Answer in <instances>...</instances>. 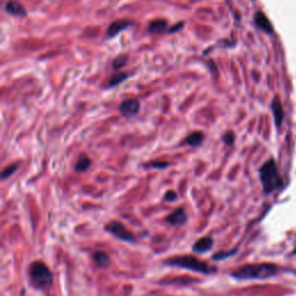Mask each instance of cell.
<instances>
[{
    "mask_svg": "<svg viewBox=\"0 0 296 296\" xmlns=\"http://www.w3.org/2000/svg\"><path fill=\"white\" fill-rule=\"evenodd\" d=\"M278 267L273 264H251L239 267L231 273V277L237 280H263L276 276Z\"/></svg>",
    "mask_w": 296,
    "mask_h": 296,
    "instance_id": "1",
    "label": "cell"
},
{
    "mask_svg": "<svg viewBox=\"0 0 296 296\" xmlns=\"http://www.w3.org/2000/svg\"><path fill=\"white\" fill-rule=\"evenodd\" d=\"M169 266L181 267V269L195 271V272L204 273V274H211L216 272V267L209 266V264L205 262H202L198 258L192 256H181V257H172L164 262Z\"/></svg>",
    "mask_w": 296,
    "mask_h": 296,
    "instance_id": "2",
    "label": "cell"
},
{
    "mask_svg": "<svg viewBox=\"0 0 296 296\" xmlns=\"http://www.w3.org/2000/svg\"><path fill=\"white\" fill-rule=\"evenodd\" d=\"M259 176L265 193L273 192L274 190L281 188V185H283L278 167L273 160H269L266 163L263 164V167L259 170Z\"/></svg>",
    "mask_w": 296,
    "mask_h": 296,
    "instance_id": "3",
    "label": "cell"
},
{
    "mask_svg": "<svg viewBox=\"0 0 296 296\" xmlns=\"http://www.w3.org/2000/svg\"><path fill=\"white\" fill-rule=\"evenodd\" d=\"M29 276L33 283L40 288H50L54 278L49 267L43 262H34L29 266Z\"/></svg>",
    "mask_w": 296,
    "mask_h": 296,
    "instance_id": "4",
    "label": "cell"
},
{
    "mask_svg": "<svg viewBox=\"0 0 296 296\" xmlns=\"http://www.w3.org/2000/svg\"><path fill=\"white\" fill-rule=\"evenodd\" d=\"M105 230L114 235L115 237L122 239V241L124 242H131V243L136 242L135 235H133L130 230H128L124 224L118 221L109 222V223L105 225Z\"/></svg>",
    "mask_w": 296,
    "mask_h": 296,
    "instance_id": "5",
    "label": "cell"
},
{
    "mask_svg": "<svg viewBox=\"0 0 296 296\" xmlns=\"http://www.w3.org/2000/svg\"><path fill=\"white\" fill-rule=\"evenodd\" d=\"M140 110V103L137 100L130 98V100L123 101L119 105V111L125 117H133L138 114Z\"/></svg>",
    "mask_w": 296,
    "mask_h": 296,
    "instance_id": "6",
    "label": "cell"
},
{
    "mask_svg": "<svg viewBox=\"0 0 296 296\" xmlns=\"http://www.w3.org/2000/svg\"><path fill=\"white\" fill-rule=\"evenodd\" d=\"M132 22L131 21H128V20H117L115 21V22H112L110 26L108 28V31H107V36L109 38H112L115 36H117V35L121 33V31L125 30L126 28L129 26H131Z\"/></svg>",
    "mask_w": 296,
    "mask_h": 296,
    "instance_id": "7",
    "label": "cell"
},
{
    "mask_svg": "<svg viewBox=\"0 0 296 296\" xmlns=\"http://www.w3.org/2000/svg\"><path fill=\"white\" fill-rule=\"evenodd\" d=\"M5 10L13 16L24 17L27 15V12L26 9H24V7L21 5L19 1H16V0H9V1H7L5 6Z\"/></svg>",
    "mask_w": 296,
    "mask_h": 296,
    "instance_id": "8",
    "label": "cell"
},
{
    "mask_svg": "<svg viewBox=\"0 0 296 296\" xmlns=\"http://www.w3.org/2000/svg\"><path fill=\"white\" fill-rule=\"evenodd\" d=\"M255 23L256 26L260 28L263 31H265L267 34L273 33V26L270 22V20L267 19V16L263 12H257L255 15Z\"/></svg>",
    "mask_w": 296,
    "mask_h": 296,
    "instance_id": "9",
    "label": "cell"
},
{
    "mask_svg": "<svg viewBox=\"0 0 296 296\" xmlns=\"http://www.w3.org/2000/svg\"><path fill=\"white\" fill-rule=\"evenodd\" d=\"M188 220V217H186L185 211L183 209L176 210L175 212H172L170 216L167 217V221L172 225H183Z\"/></svg>",
    "mask_w": 296,
    "mask_h": 296,
    "instance_id": "10",
    "label": "cell"
},
{
    "mask_svg": "<svg viewBox=\"0 0 296 296\" xmlns=\"http://www.w3.org/2000/svg\"><path fill=\"white\" fill-rule=\"evenodd\" d=\"M213 245V238L212 237H203L197 241L193 244V251L197 253H204L210 251Z\"/></svg>",
    "mask_w": 296,
    "mask_h": 296,
    "instance_id": "11",
    "label": "cell"
},
{
    "mask_svg": "<svg viewBox=\"0 0 296 296\" xmlns=\"http://www.w3.org/2000/svg\"><path fill=\"white\" fill-rule=\"evenodd\" d=\"M272 111L274 116V121H276V124L279 126L284 121V109L283 105H281L280 101L278 98H274L272 102Z\"/></svg>",
    "mask_w": 296,
    "mask_h": 296,
    "instance_id": "12",
    "label": "cell"
},
{
    "mask_svg": "<svg viewBox=\"0 0 296 296\" xmlns=\"http://www.w3.org/2000/svg\"><path fill=\"white\" fill-rule=\"evenodd\" d=\"M168 28V22L165 20H154L151 21L148 26V30L151 34H161L164 33Z\"/></svg>",
    "mask_w": 296,
    "mask_h": 296,
    "instance_id": "13",
    "label": "cell"
},
{
    "mask_svg": "<svg viewBox=\"0 0 296 296\" xmlns=\"http://www.w3.org/2000/svg\"><path fill=\"white\" fill-rule=\"evenodd\" d=\"M204 140V133L200 132V131H197V132H193L190 135L188 138H186V144H188L189 146L191 147H198L202 145Z\"/></svg>",
    "mask_w": 296,
    "mask_h": 296,
    "instance_id": "14",
    "label": "cell"
},
{
    "mask_svg": "<svg viewBox=\"0 0 296 296\" xmlns=\"http://www.w3.org/2000/svg\"><path fill=\"white\" fill-rule=\"evenodd\" d=\"M90 164H91L90 158L88 157L86 154H81L79 156V158H77V161H76L75 170L79 171V172L86 171L87 169L90 167Z\"/></svg>",
    "mask_w": 296,
    "mask_h": 296,
    "instance_id": "15",
    "label": "cell"
},
{
    "mask_svg": "<svg viewBox=\"0 0 296 296\" xmlns=\"http://www.w3.org/2000/svg\"><path fill=\"white\" fill-rule=\"evenodd\" d=\"M93 258H94V262L96 263L98 266H101V267L108 266L109 263H110V258H109L107 253H104V252H102V251L94 252Z\"/></svg>",
    "mask_w": 296,
    "mask_h": 296,
    "instance_id": "16",
    "label": "cell"
},
{
    "mask_svg": "<svg viewBox=\"0 0 296 296\" xmlns=\"http://www.w3.org/2000/svg\"><path fill=\"white\" fill-rule=\"evenodd\" d=\"M129 77V74L128 73H116L115 75L111 76V79L109 80V83H108V87L111 88V87H116L118 86V84H121L122 82H124V81Z\"/></svg>",
    "mask_w": 296,
    "mask_h": 296,
    "instance_id": "17",
    "label": "cell"
},
{
    "mask_svg": "<svg viewBox=\"0 0 296 296\" xmlns=\"http://www.w3.org/2000/svg\"><path fill=\"white\" fill-rule=\"evenodd\" d=\"M129 58L126 55H121L118 56L117 58L114 59V62H112V68L114 70H121L122 68H124L126 63H128Z\"/></svg>",
    "mask_w": 296,
    "mask_h": 296,
    "instance_id": "18",
    "label": "cell"
},
{
    "mask_svg": "<svg viewBox=\"0 0 296 296\" xmlns=\"http://www.w3.org/2000/svg\"><path fill=\"white\" fill-rule=\"evenodd\" d=\"M236 253V250H230V251H222V252H217L212 258L216 260V262H219V260H223L225 258H229V257L234 256Z\"/></svg>",
    "mask_w": 296,
    "mask_h": 296,
    "instance_id": "19",
    "label": "cell"
},
{
    "mask_svg": "<svg viewBox=\"0 0 296 296\" xmlns=\"http://www.w3.org/2000/svg\"><path fill=\"white\" fill-rule=\"evenodd\" d=\"M16 170H17V164H12V165H9V167H7V168L3 169L2 174H1V178H2V179L8 178L9 176H12V175L14 174V172H15Z\"/></svg>",
    "mask_w": 296,
    "mask_h": 296,
    "instance_id": "20",
    "label": "cell"
},
{
    "mask_svg": "<svg viewBox=\"0 0 296 296\" xmlns=\"http://www.w3.org/2000/svg\"><path fill=\"white\" fill-rule=\"evenodd\" d=\"M150 168H157V169H164L169 167V163L168 162H160V161H154V162H150L149 164Z\"/></svg>",
    "mask_w": 296,
    "mask_h": 296,
    "instance_id": "21",
    "label": "cell"
},
{
    "mask_svg": "<svg viewBox=\"0 0 296 296\" xmlns=\"http://www.w3.org/2000/svg\"><path fill=\"white\" fill-rule=\"evenodd\" d=\"M222 140H223V143L227 144V145H232V143H234V135H232L231 132L225 133Z\"/></svg>",
    "mask_w": 296,
    "mask_h": 296,
    "instance_id": "22",
    "label": "cell"
},
{
    "mask_svg": "<svg viewBox=\"0 0 296 296\" xmlns=\"http://www.w3.org/2000/svg\"><path fill=\"white\" fill-rule=\"evenodd\" d=\"M184 27V22H179L177 24H175V26H172L170 29L168 30L169 34H172V33H176V31H179L182 29V28Z\"/></svg>",
    "mask_w": 296,
    "mask_h": 296,
    "instance_id": "23",
    "label": "cell"
},
{
    "mask_svg": "<svg viewBox=\"0 0 296 296\" xmlns=\"http://www.w3.org/2000/svg\"><path fill=\"white\" fill-rule=\"evenodd\" d=\"M176 198H177V193L174 191H169L167 192V195L164 196V199L167 200V202H174Z\"/></svg>",
    "mask_w": 296,
    "mask_h": 296,
    "instance_id": "24",
    "label": "cell"
}]
</instances>
